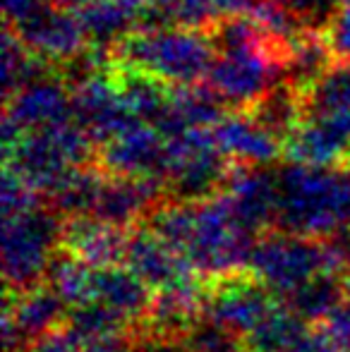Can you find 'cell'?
Here are the masks:
<instances>
[{"label":"cell","instance_id":"6da1fadb","mask_svg":"<svg viewBox=\"0 0 350 352\" xmlns=\"http://www.w3.org/2000/svg\"><path fill=\"white\" fill-rule=\"evenodd\" d=\"M276 228L317 240L350 228V168L281 166Z\"/></svg>","mask_w":350,"mask_h":352},{"label":"cell","instance_id":"7a4b0ae2","mask_svg":"<svg viewBox=\"0 0 350 352\" xmlns=\"http://www.w3.org/2000/svg\"><path fill=\"white\" fill-rule=\"evenodd\" d=\"M214 63L216 46L209 29L144 27L108 51V65L151 74L173 87L204 84Z\"/></svg>","mask_w":350,"mask_h":352},{"label":"cell","instance_id":"3957f363","mask_svg":"<svg viewBox=\"0 0 350 352\" xmlns=\"http://www.w3.org/2000/svg\"><path fill=\"white\" fill-rule=\"evenodd\" d=\"M3 19L5 29L34 56L58 67L67 82L101 67V53L89 43L77 12L53 0H3Z\"/></svg>","mask_w":350,"mask_h":352},{"label":"cell","instance_id":"277c9868","mask_svg":"<svg viewBox=\"0 0 350 352\" xmlns=\"http://www.w3.org/2000/svg\"><path fill=\"white\" fill-rule=\"evenodd\" d=\"M248 269L276 297H288L314 276L350 269V252L338 235L317 240L274 228L257 237Z\"/></svg>","mask_w":350,"mask_h":352},{"label":"cell","instance_id":"5b68a950","mask_svg":"<svg viewBox=\"0 0 350 352\" xmlns=\"http://www.w3.org/2000/svg\"><path fill=\"white\" fill-rule=\"evenodd\" d=\"M5 151V168L46 195L70 170L96 163L98 144L75 120L22 132Z\"/></svg>","mask_w":350,"mask_h":352},{"label":"cell","instance_id":"8992f818","mask_svg":"<svg viewBox=\"0 0 350 352\" xmlns=\"http://www.w3.org/2000/svg\"><path fill=\"white\" fill-rule=\"evenodd\" d=\"M257 237V232L235 218L223 195H216L195 201L190 232L180 254L201 278H216L248 269Z\"/></svg>","mask_w":350,"mask_h":352},{"label":"cell","instance_id":"52a82bcc","mask_svg":"<svg viewBox=\"0 0 350 352\" xmlns=\"http://www.w3.org/2000/svg\"><path fill=\"white\" fill-rule=\"evenodd\" d=\"M63 216L48 204L3 218V276L8 290H27L46 280L53 256L61 252Z\"/></svg>","mask_w":350,"mask_h":352},{"label":"cell","instance_id":"ba28073f","mask_svg":"<svg viewBox=\"0 0 350 352\" xmlns=\"http://www.w3.org/2000/svg\"><path fill=\"white\" fill-rule=\"evenodd\" d=\"M166 197L180 201H204L221 195L228 185L233 161L221 151L214 127H195L168 137Z\"/></svg>","mask_w":350,"mask_h":352},{"label":"cell","instance_id":"9c48e42d","mask_svg":"<svg viewBox=\"0 0 350 352\" xmlns=\"http://www.w3.org/2000/svg\"><path fill=\"white\" fill-rule=\"evenodd\" d=\"M278 297L250 269L206 278L204 319L245 338L269 314Z\"/></svg>","mask_w":350,"mask_h":352},{"label":"cell","instance_id":"30bf717a","mask_svg":"<svg viewBox=\"0 0 350 352\" xmlns=\"http://www.w3.org/2000/svg\"><path fill=\"white\" fill-rule=\"evenodd\" d=\"M70 120H75L70 82L63 72L46 74L3 101V146H10L22 132Z\"/></svg>","mask_w":350,"mask_h":352},{"label":"cell","instance_id":"8fae6325","mask_svg":"<svg viewBox=\"0 0 350 352\" xmlns=\"http://www.w3.org/2000/svg\"><path fill=\"white\" fill-rule=\"evenodd\" d=\"M168 161V137L146 122H137L130 130L103 142L96 153V166L108 175L140 177L161 185L166 182Z\"/></svg>","mask_w":350,"mask_h":352},{"label":"cell","instance_id":"7c38bea8","mask_svg":"<svg viewBox=\"0 0 350 352\" xmlns=\"http://www.w3.org/2000/svg\"><path fill=\"white\" fill-rule=\"evenodd\" d=\"M70 87L75 122L98 146L140 122L122 103L108 65L89 72L87 77L72 82Z\"/></svg>","mask_w":350,"mask_h":352},{"label":"cell","instance_id":"4fadbf2b","mask_svg":"<svg viewBox=\"0 0 350 352\" xmlns=\"http://www.w3.org/2000/svg\"><path fill=\"white\" fill-rule=\"evenodd\" d=\"M283 158L319 168H350V111L305 116L283 142Z\"/></svg>","mask_w":350,"mask_h":352},{"label":"cell","instance_id":"5bb4252c","mask_svg":"<svg viewBox=\"0 0 350 352\" xmlns=\"http://www.w3.org/2000/svg\"><path fill=\"white\" fill-rule=\"evenodd\" d=\"M204 295L206 278L201 276L154 290V300L137 326L135 338L185 340L187 333L204 319Z\"/></svg>","mask_w":350,"mask_h":352},{"label":"cell","instance_id":"9a60e30c","mask_svg":"<svg viewBox=\"0 0 350 352\" xmlns=\"http://www.w3.org/2000/svg\"><path fill=\"white\" fill-rule=\"evenodd\" d=\"M235 218L262 235L276 228L278 211V168L233 163L228 185L221 192Z\"/></svg>","mask_w":350,"mask_h":352},{"label":"cell","instance_id":"2e32d148","mask_svg":"<svg viewBox=\"0 0 350 352\" xmlns=\"http://www.w3.org/2000/svg\"><path fill=\"white\" fill-rule=\"evenodd\" d=\"M127 237L130 230L101 221L91 213L67 216L63 218L61 250L94 269H108L125 264Z\"/></svg>","mask_w":350,"mask_h":352},{"label":"cell","instance_id":"e0dca14e","mask_svg":"<svg viewBox=\"0 0 350 352\" xmlns=\"http://www.w3.org/2000/svg\"><path fill=\"white\" fill-rule=\"evenodd\" d=\"M164 197L166 190L161 182L140 180V177L108 175L106 173L91 216L101 218L106 223H113L118 228H125V230H132V228L142 226L146 221L151 209Z\"/></svg>","mask_w":350,"mask_h":352},{"label":"cell","instance_id":"ac0fdd59","mask_svg":"<svg viewBox=\"0 0 350 352\" xmlns=\"http://www.w3.org/2000/svg\"><path fill=\"white\" fill-rule=\"evenodd\" d=\"M125 264L140 276L151 290L175 285V283L197 278V271L190 266V261L177 250L161 240L151 228L137 226L130 230L127 237Z\"/></svg>","mask_w":350,"mask_h":352},{"label":"cell","instance_id":"d6986e66","mask_svg":"<svg viewBox=\"0 0 350 352\" xmlns=\"http://www.w3.org/2000/svg\"><path fill=\"white\" fill-rule=\"evenodd\" d=\"M70 307L46 280L27 290H5L3 321H8L27 343L65 324Z\"/></svg>","mask_w":350,"mask_h":352},{"label":"cell","instance_id":"ffe728a7","mask_svg":"<svg viewBox=\"0 0 350 352\" xmlns=\"http://www.w3.org/2000/svg\"><path fill=\"white\" fill-rule=\"evenodd\" d=\"M221 151L243 166H274L283 158V142L264 130L248 111H230L214 127Z\"/></svg>","mask_w":350,"mask_h":352},{"label":"cell","instance_id":"44dd1931","mask_svg":"<svg viewBox=\"0 0 350 352\" xmlns=\"http://www.w3.org/2000/svg\"><path fill=\"white\" fill-rule=\"evenodd\" d=\"M149 0H98L80 10L77 17L85 27L89 43L108 56L111 46L122 36L149 27Z\"/></svg>","mask_w":350,"mask_h":352},{"label":"cell","instance_id":"7402d4cb","mask_svg":"<svg viewBox=\"0 0 350 352\" xmlns=\"http://www.w3.org/2000/svg\"><path fill=\"white\" fill-rule=\"evenodd\" d=\"M94 300L103 302V305L113 307L120 314L137 326L149 311V305L154 300V290L146 285L135 271L127 264L120 266H108V269H96L94 276Z\"/></svg>","mask_w":350,"mask_h":352},{"label":"cell","instance_id":"603a6c76","mask_svg":"<svg viewBox=\"0 0 350 352\" xmlns=\"http://www.w3.org/2000/svg\"><path fill=\"white\" fill-rule=\"evenodd\" d=\"M248 113L271 135H276L281 142H285L298 125L305 120V98L303 91L288 82L276 84L271 91H266Z\"/></svg>","mask_w":350,"mask_h":352},{"label":"cell","instance_id":"cb8c5ba5","mask_svg":"<svg viewBox=\"0 0 350 352\" xmlns=\"http://www.w3.org/2000/svg\"><path fill=\"white\" fill-rule=\"evenodd\" d=\"M307 333V321L300 319L285 302H276L269 314L243 338L248 352H290Z\"/></svg>","mask_w":350,"mask_h":352},{"label":"cell","instance_id":"d4e9b609","mask_svg":"<svg viewBox=\"0 0 350 352\" xmlns=\"http://www.w3.org/2000/svg\"><path fill=\"white\" fill-rule=\"evenodd\" d=\"M106 177V173L91 163V166H82L70 170L51 192H46V204L53 211H58L63 218L67 216H87L94 211L96 204L98 190H101V182Z\"/></svg>","mask_w":350,"mask_h":352},{"label":"cell","instance_id":"484cf974","mask_svg":"<svg viewBox=\"0 0 350 352\" xmlns=\"http://www.w3.org/2000/svg\"><path fill=\"white\" fill-rule=\"evenodd\" d=\"M285 305L307 324H322L346 302L341 274H319L283 297Z\"/></svg>","mask_w":350,"mask_h":352},{"label":"cell","instance_id":"4316f807","mask_svg":"<svg viewBox=\"0 0 350 352\" xmlns=\"http://www.w3.org/2000/svg\"><path fill=\"white\" fill-rule=\"evenodd\" d=\"M149 27L209 29L228 17V0H149Z\"/></svg>","mask_w":350,"mask_h":352},{"label":"cell","instance_id":"83f0119b","mask_svg":"<svg viewBox=\"0 0 350 352\" xmlns=\"http://www.w3.org/2000/svg\"><path fill=\"white\" fill-rule=\"evenodd\" d=\"M65 326L82 343L96 338H108V336H135V324L125 314H120L118 309H113V307L103 305L98 300L70 307Z\"/></svg>","mask_w":350,"mask_h":352},{"label":"cell","instance_id":"f1b7e54d","mask_svg":"<svg viewBox=\"0 0 350 352\" xmlns=\"http://www.w3.org/2000/svg\"><path fill=\"white\" fill-rule=\"evenodd\" d=\"M61 72L51 63L34 56L10 29L3 34V101L17 94L22 87L46 77V74Z\"/></svg>","mask_w":350,"mask_h":352},{"label":"cell","instance_id":"f546056e","mask_svg":"<svg viewBox=\"0 0 350 352\" xmlns=\"http://www.w3.org/2000/svg\"><path fill=\"white\" fill-rule=\"evenodd\" d=\"M94 276H96L94 266L61 250L48 266L46 283L61 295L67 307H77L94 300Z\"/></svg>","mask_w":350,"mask_h":352},{"label":"cell","instance_id":"4dcf8cb0","mask_svg":"<svg viewBox=\"0 0 350 352\" xmlns=\"http://www.w3.org/2000/svg\"><path fill=\"white\" fill-rule=\"evenodd\" d=\"M305 116L350 111V60H336L303 94Z\"/></svg>","mask_w":350,"mask_h":352},{"label":"cell","instance_id":"1f68e13d","mask_svg":"<svg viewBox=\"0 0 350 352\" xmlns=\"http://www.w3.org/2000/svg\"><path fill=\"white\" fill-rule=\"evenodd\" d=\"M46 201L41 199L34 187H29L19 175H14L12 170L5 168L3 170V190H0V206H3V218L22 216L39 206H43Z\"/></svg>","mask_w":350,"mask_h":352},{"label":"cell","instance_id":"d6a6232c","mask_svg":"<svg viewBox=\"0 0 350 352\" xmlns=\"http://www.w3.org/2000/svg\"><path fill=\"white\" fill-rule=\"evenodd\" d=\"M303 32H327L341 8L336 0H281Z\"/></svg>","mask_w":350,"mask_h":352},{"label":"cell","instance_id":"836d02e7","mask_svg":"<svg viewBox=\"0 0 350 352\" xmlns=\"http://www.w3.org/2000/svg\"><path fill=\"white\" fill-rule=\"evenodd\" d=\"M27 352H82V340L65 324H61L58 329L32 340Z\"/></svg>","mask_w":350,"mask_h":352},{"label":"cell","instance_id":"e575fe53","mask_svg":"<svg viewBox=\"0 0 350 352\" xmlns=\"http://www.w3.org/2000/svg\"><path fill=\"white\" fill-rule=\"evenodd\" d=\"M329 48H331L333 58L341 60H350V5H343L331 19V24L324 32Z\"/></svg>","mask_w":350,"mask_h":352},{"label":"cell","instance_id":"d590c367","mask_svg":"<svg viewBox=\"0 0 350 352\" xmlns=\"http://www.w3.org/2000/svg\"><path fill=\"white\" fill-rule=\"evenodd\" d=\"M290 352H346V350L331 338V333H329L322 324H314L312 329H307V333L295 343V348Z\"/></svg>","mask_w":350,"mask_h":352},{"label":"cell","instance_id":"8d00e7d4","mask_svg":"<svg viewBox=\"0 0 350 352\" xmlns=\"http://www.w3.org/2000/svg\"><path fill=\"white\" fill-rule=\"evenodd\" d=\"M322 326L343 350L350 352V302H343L327 321H322Z\"/></svg>","mask_w":350,"mask_h":352},{"label":"cell","instance_id":"74e56055","mask_svg":"<svg viewBox=\"0 0 350 352\" xmlns=\"http://www.w3.org/2000/svg\"><path fill=\"white\" fill-rule=\"evenodd\" d=\"M137 338L135 336H108L82 343V352H135Z\"/></svg>","mask_w":350,"mask_h":352},{"label":"cell","instance_id":"f35d334b","mask_svg":"<svg viewBox=\"0 0 350 352\" xmlns=\"http://www.w3.org/2000/svg\"><path fill=\"white\" fill-rule=\"evenodd\" d=\"M135 352H190L182 340H161V338H140Z\"/></svg>","mask_w":350,"mask_h":352},{"label":"cell","instance_id":"ab89813d","mask_svg":"<svg viewBox=\"0 0 350 352\" xmlns=\"http://www.w3.org/2000/svg\"><path fill=\"white\" fill-rule=\"evenodd\" d=\"M53 3L58 5V8L63 10H70V12H80V10L89 8V5L98 3V0H53Z\"/></svg>","mask_w":350,"mask_h":352},{"label":"cell","instance_id":"60d3db41","mask_svg":"<svg viewBox=\"0 0 350 352\" xmlns=\"http://www.w3.org/2000/svg\"><path fill=\"white\" fill-rule=\"evenodd\" d=\"M341 280H343V295H346V302H350V269L343 271Z\"/></svg>","mask_w":350,"mask_h":352},{"label":"cell","instance_id":"b9f144b4","mask_svg":"<svg viewBox=\"0 0 350 352\" xmlns=\"http://www.w3.org/2000/svg\"><path fill=\"white\" fill-rule=\"evenodd\" d=\"M341 235H343V240H346V245H348V250H350V228L341 230Z\"/></svg>","mask_w":350,"mask_h":352},{"label":"cell","instance_id":"7bdbcfd3","mask_svg":"<svg viewBox=\"0 0 350 352\" xmlns=\"http://www.w3.org/2000/svg\"><path fill=\"white\" fill-rule=\"evenodd\" d=\"M338 8H343V5H350V0H336Z\"/></svg>","mask_w":350,"mask_h":352}]
</instances>
